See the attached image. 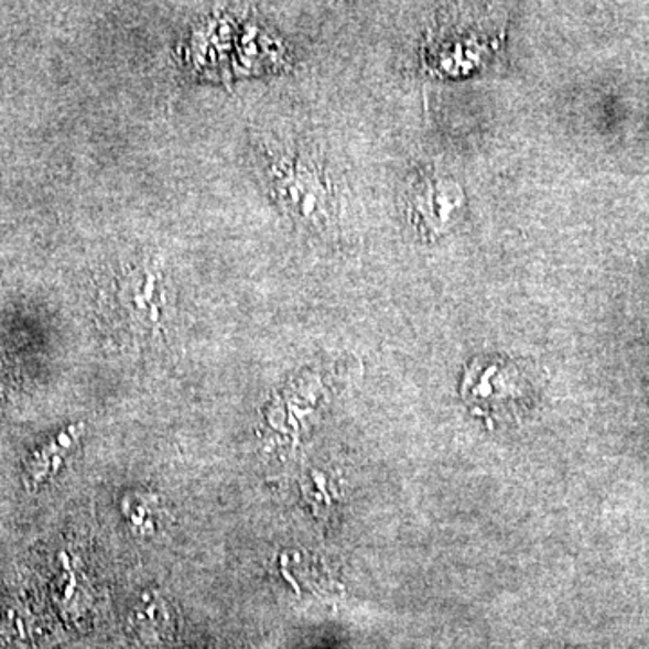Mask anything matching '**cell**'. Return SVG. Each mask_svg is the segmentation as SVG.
I'll return each instance as SVG.
<instances>
[{
	"mask_svg": "<svg viewBox=\"0 0 649 649\" xmlns=\"http://www.w3.org/2000/svg\"><path fill=\"white\" fill-rule=\"evenodd\" d=\"M78 433V428H71L67 432L62 433L56 441L51 442L50 446L42 447L36 453L35 458L28 466V478H30L31 484H39L40 480H44L47 473H51V461H53V469L58 467L62 455L75 444Z\"/></svg>",
	"mask_w": 649,
	"mask_h": 649,
	"instance_id": "obj_3",
	"label": "cell"
},
{
	"mask_svg": "<svg viewBox=\"0 0 649 649\" xmlns=\"http://www.w3.org/2000/svg\"><path fill=\"white\" fill-rule=\"evenodd\" d=\"M269 175L273 179V192L278 201L291 215L309 220L314 226L328 223V214L333 208L331 192L313 161L282 155L271 163Z\"/></svg>",
	"mask_w": 649,
	"mask_h": 649,
	"instance_id": "obj_1",
	"label": "cell"
},
{
	"mask_svg": "<svg viewBox=\"0 0 649 649\" xmlns=\"http://www.w3.org/2000/svg\"><path fill=\"white\" fill-rule=\"evenodd\" d=\"M462 195L456 184L441 179H426L417 184L412 197L417 223H421L422 228L432 229L433 234L446 231L447 223L464 203Z\"/></svg>",
	"mask_w": 649,
	"mask_h": 649,
	"instance_id": "obj_2",
	"label": "cell"
}]
</instances>
